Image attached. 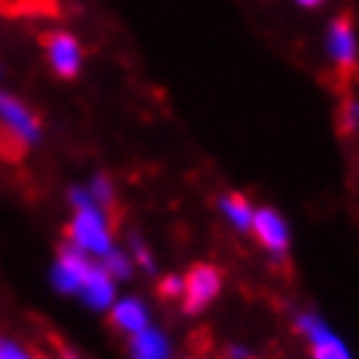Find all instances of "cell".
Returning <instances> with one entry per match:
<instances>
[{
  "label": "cell",
  "mask_w": 359,
  "mask_h": 359,
  "mask_svg": "<svg viewBox=\"0 0 359 359\" xmlns=\"http://www.w3.org/2000/svg\"><path fill=\"white\" fill-rule=\"evenodd\" d=\"M67 241L76 250H83L86 256L104 259L116 247L113 226H110L107 210L95 208V204L92 208H76L74 217H70V222H67Z\"/></svg>",
  "instance_id": "obj_1"
},
{
  "label": "cell",
  "mask_w": 359,
  "mask_h": 359,
  "mask_svg": "<svg viewBox=\"0 0 359 359\" xmlns=\"http://www.w3.org/2000/svg\"><path fill=\"white\" fill-rule=\"evenodd\" d=\"M0 131L22 149H34V147H40V140H43L40 116L34 113L19 95L6 92V88H0Z\"/></svg>",
  "instance_id": "obj_2"
},
{
  "label": "cell",
  "mask_w": 359,
  "mask_h": 359,
  "mask_svg": "<svg viewBox=\"0 0 359 359\" xmlns=\"http://www.w3.org/2000/svg\"><path fill=\"white\" fill-rule=\"evenodd\" d=\"M295 329L311 344V359H353L344 338L320 317L317 311H299L295 313Z\"/></svg>",
  "instance_id": "obj_3"
},
{
  "label": "cell",
  "mask_w": 359,
  "mask_h": 359,
  "mask_svg": "<svg viewBox=\"0 0 359 359\" xmlns=\"http://www.w3.org/2000/svg\"><path fill=\"white\" fill-rule=\"evenodd\" d=\"M95 262L97 259L86 256L83 250H76L70 241H65V244L58 247V253H55V262H52V268H49V280H52V286H55V292L79 295L86 277L92 274Z\"/></svg>",
  "instance_id": "obj_4"
},
{
  "label": "cell",
  "mask_w": 359,
  "mask_h": 359,
  "mask_svg": "<svg viewBox=\"0 0 359 359\" xmlns=\"http://www.w3.org/2000/svg\"><path fill=\"white\" fill-rule=\"evenodd\" d=\"M222 292V271L210 262H198L183 274V304L186 313H201L208 311Z\"/></svg>",
  "instance_id": "obj_5"
},
{
  "label": "cell",
  "mask_w": 359,
  "mask_h": 359,
  "mask_svg": "<svg viewBox=\"0 0 359 359\" xmlns=\"http://www.w3.org/2000/svg\"><path fill=\"white\" fill-rule=\"evenodd\" d=\"M43 49H46V61L58 79H76L83 74L86 52H83V43H79L76 34L52 31L49 37L43 40Z\"/></svg>",
  "instance_id": "obj_6"
},
{
  "label": "cell",
  "mask_w": 359,
  "mask_h": 359,
  "mask_svg": "<svg viewBox=\"0 0 359 359\" xmlns=\"http://www.w3.org/2000/svg\"><path fill=\"white\" fill-rule=\"evenodd\" d=\"M326 58L335 70H353L359 65V34L347 15H335L326 28Z\"/></svg>",
  "instance_id": "obj_7"
},
{
  "label": "cell",
  "mask_w": 359,
  "mask_h": 359,
  "mask_svg": "<svg viewBox=\"0 0 359 359\" xmlns=\"http://www.w3.org/2000/svg\"><path fill=\"white\" fill-rule=\"evenodd\" d=\"M250 235L259 241V247L265 250V253H271L274 259H283L290 253V222L283 219V213L277 208H256L253 213V226H250Z\"/></svg>",
  "instance_id": "obj_8"
},
{
  "label": "cell",
  "mask_w": 359,
  "mask_h": 359,
  "mask_svg": "<svg viewBox=\"0 0 359 359\" xmlns=\"http://www.w3.org/2000/svg\"><path fill=\"white\" fill-rule=\"evenodd\" d=\"M110 313V323L119 332H125V335H137V332H143L147 326H152V311L149 304L137 299V295H119V299L113 302V308L107 311Z\"/></svg>",
  "instance_id": "obj_9"
},
{
  "label": "cell",
  "mask_w": 359,
  "mask_h": 359,
  "mask_svg": "<svg viewBox=\"0 0 359 359\" xmlns=\"http://www.w3.org/2000/svg\"><path fill=\"white\" fill-rule=\"evenodd\" d=\"M76 299H83L86 308L107 313V311L113 308V302L119 299V286H116L113 277L101 268V262H95L92 274L86 277V283H83V290H79Z\"/></svg>",
  "instance_id": "obj_10"
},
{
  "label": "cell",
  "mask_w": 359,
  "mask_h": 359,
  "mask_svg": "<svg viewBox=\"0 0 359 359\" xmlns=\"http://www.w3.org/2000/svg\"><path fill=\"white\" fill-rule=\"evenodd\" d=\"M128 359H174V344L158 326H147L128 338Z\"/></svg>",
  "instance_id": "obj_11"
},
{
  "label": "cell",
  "mask_w": 359,
  "mask_h": 359,
  "mask_svg": "<svg viewBox=\"0 0 359 359\" xmlns=\"http://www.w3.org/2000/svg\"><path fill=\"white\" fill-rule=\"evenodd\" d=\"M219 213L235 231H250L256 204L250 201L247 195H241V192H226V195H219Z\"/></svg>",
  "instance_id": "obj_12"
},
{
  "label": "cell",
  "mask_w": 359,
  "mask_h": 359,
  "mask_svg": "<svg viewBox=\"0 0 359 359\" xmlns=\"http://www.w3.org/2000/svg\"><path fill=\"white\" fill-rule=\"evenodd\" d=\"M97 262H101V268L113 277L116 283H128L134 277V268H137L134 259L128 256V250H122V247H113L110 253H107L104 259H97Z\"/></svg>",
  "instance_id": "obj_13"
},
{
  "label": "cell",
  "mask_w": 359,
  "mask_h": 359,
  "mask_svg": "<svg viewBox=\"0 0 359 359\" xmlns=\"http://www.w3.org/2000/svg\"><path fill=\"white\" fill-rule=\"evenodd\" d=\"M86 189L92 192V198H95V204H97L101 210H110V208H113V201H116V186H113V180L107 177V174H95V177L86 183Z\"/></svg>",
  "instance_id": "obj_14"
},
{
  "label": "cell",
  "mask_w": 359,
  "mask_h": 359,
  "mask_svg": "<svg viewBox=\"0 0 359 359\" xmlns=\"http://www.w3.org/2000/svg\"><path fill=\"white\" fill-rule=\"evenodd\" d=\"M125 250H128V256L134 259V265H137V268H143L147 274H156V259H152L149 247L143 244L137 235H131V238H128V247H125Z\"/></svg>",
  "instance_id": "obj_15"
},
{
  "label": "cell",
  "mask_w": 359,
  "mask_h": 359,
  "mask_svg": "<svg viewBox=\"0 0 359 359\" xmlns=\"http://www.w3.org/2000/svg\"><path fill=\"white\" fill-rule=\"evenodd\" d=\"M338 125L344 134H356L359 131V97H344L338 113Z\"/></svg>",
  "instance_id": "obj_16"
},
{
  "label": "cell",
  "mask_w": 359,
  "mask_h": 359,
  "mask_svg": "<svg viewBox=\"0 0 359 359\" xmlns=\"http://www.w3.org/2000/svg\"><path fill=\"white\" fill-rule=\"evenodd\" d=\"M0 359H34V353L25 344H19V341L0 335Z\"/></svg>",
  "instance_id": "obj_17"
},
{
  "label": "cell",
  "mask_w": 359,
  "mask_h": 359,
  "mask_svg": "<svg viewBox=\"0 0 359 359\" xmlns=\"http://www.w3.org/2000/svg\"><path fill=\"white\" fill-rule=\"evenodd\" d=\"M158 292H161V299L180 302V299H183V277H180V274H165V277H161V283H158Z\"/></svg>",
  "instance_id": "obj_18"
},
{
  "label": "cell",
  "mask_w": 359,
  "mask_h": 359,
  "mask_svg": "<svg viewBox=\"0 0 359 359\" xmlns=\"http://www.w3.org/2000/svg\"><path fill=\"white\" fill-rule=\"evenodd\" d=\"M299 10H320V6H326L329 0H292Z\"/></svg>",
  "instance_id": "obj_19"
},
{
  "label": "cell",
  "mask_w": 359,
  "mask_h": 359,
  "mask_svg": "<svg viewBox=\"0 0 359 359\" xmlns=\"http://www.w3.org/2000/svg\"><path fill=\"white\" fill-rule=\"evenodd\" d=\"M229 353H231V359H250V350L247 347H238V344H231Z\"/></svg>",
  "instance_id": "obj_20"
},
{
  "label": "cell",
  "mask_w": 359,
  "mask_h": 359,
  "mask_svg": "<svg viewBox=\"0 0 359 359\" xmlns=\"http://www.w3.org/2000/svg\"><path fill=\"white\" fill-rule=\"evenodd\" d=\"M0 76H4V65H0Z\"/></svg>",
  "instance_id": "obj_21"
}]
</instances>
